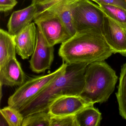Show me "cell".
Masks as SVG:
<instances>
[{"label": "cell", "instance_id": "6da1fadb", "mask_svg": "<svg viewBox=\"0 0 126 126\" xmlns=\"http://www.w3.org/2000/svg\"><path fill=\"white\" fill-rule=\"evenodd\" d=\"M88 64H68L65 73L48 85L19 111L25 118L38 112H48L51 104L66 95H80L84 87L85 73Z\"/></svg>", "mask_w": 126, "mask_h": 126}, {"label": "cell", "instance_id": "7a4b0ae2", "mask_svg": "<svg viewBox=\"0 0 126 126\" xmlns=\"http://www.w3.org/2000/svg\"><path fill=\"white\" fill-rule=\"evenodd\" d=\"M58 53L66 64H89L96 61H105L113 52L101 32L91 29L77 32L61 44Z\"/></svg>", "mask_w": 126, "mask_h": 126}, {"label": "cell", "instance_id": "3957f363", "mask_svg": "<svg viewBox=\"0 0 126 126\" xmlns=\"http://www.w3.org/2000/svg\"><path fill=\"white\" fill-rule=\"evenodd\" d=\"M118 79L115 71L105 61L92 63L86 68L84 87L80 96L90 104L106 102Z\"/></svg>", "mask_w": 126, "mask_h": 126}, {"label": "cell", "instance_id": "277c9868", "mask_svg": "<svg viewBox=\"0 0 126 126\" xmlns=\"http://www.w3.org/2000/svg\"><path fill=\"white\" fill-rule=\"evenodd\" d=\"M68 64L63 63L56 70L46 75L36 77L19 87L8 99L9 106L19 110L42 92L48 85L63 75Z\"/></svg>", "mask_w": 126, "mask_h": 126}, {"label": "cell", "instance_id": "5b68a950", "mask_svg": "<svg viewBox=\"0 0 126 126\" xmlns=\"http://www.w3.org/2000/svg\"><path fill=\"white\" fill-rule=\"evenodd\" d=\"M72 15L77 32L91 29L101 32L104 13L90 0H77L73 5Z\"/></svg>", "mask_w": 126, "mask_h": 126}, {"label": "cell", "instance_id": "8992f818", "mask_svg": "<svg viewBox=\"0 0 126 126\" xmlns=\"http://www.w3.org/2000/svg\"><path fill=\"white\" fill-rule=\"evenodd\" d=\"M34 23L51 46L62 44L71 36L59 16L47 10L34 17Z\"/></svg>", "mask_w": 126, "mask_h": 126}, {"label": "cell", "instance_id": "52a82bcc", "mask_svg": "<svg viewBox=\"0 0 126 126\" xmlns=\"http://www.w3.org/2000/svg\"><path fill=\"white\" fill-rule=\"evenodd\" d=\"M54 46L50 45L40 29L37 27V41L34 51L29 61L30 67L36 73L50 69L54 59Z\"/></svg>", "mask_w": 126, "mask_h": 126}, {"label": "cell", "instance_id": "ba28073f", "mask_svg": "<svg viewBox=\"0 0 126 126\" xmlns=\"http://www.w3.org/2000/svg\"><path fill=\"white\" fill-rule=\"evenodd\" d=\"M101 32L113 53L126 57V26L115 22L105 14Z\"/></svg>", "mask_w": 126, "mask_h": 126}, {"label": "cell", "instance_id": "9c48e42d", "mask_svg": "<svg viewBox=\"0 0 126 126\" xmlns=\"http://www.w3.org/2000/svg\"><path fill=\"white\" fill-rule=\"evenodd\" d=\"M89 105L80 95H66L55 99L49 106L48 112L54 116L74 115Z\"/></svg>", "mask_w": 126, "mask_h": 126}, {"label": "cell", "instance_id": "30bf717a", "mask_svg": "<svg viewBox=\"0 0 126 126\" xmlns=\"http://www.w3.org/2000/svg\"><path fill=\"white\" fill-rule=\"evenodd\" d=\"M32 22L15 35L16 53L22 59H28L33 54L37 41V26Z\"/></svg>", "mask_w": 126, "mask_h": 126}, {"label": "cell", "instance_id": "8fae6325", "mask_svg": "<svg viewBox=\"0 0 126 126\" xmlns=\"http://www.w3.org/2000/svg\"><path fill=\"white\" fill-rule=\"evenodd\" d=\"M26 76L20 63L12 59L0 68V86H21L26 82Z\"/></svg>", "mask_w": 126, "mask_h": 126}, {"label": "cell", "instance_id": "7c38bea8", "mask_svg": "<svg viewBox=\"0 0 126 126\" xmlns=\"http://www.w3.org/2000/svg\"><path fill=\"white\" fill-rule=\"evenodd\" d=\"M36 11L35 5L32 3L28 7L14 12L7 24L9 33L15 36L21 32L32 23L34 19Z\"/></svg>", "mask_w": 126, "mask_h": 126}, {"label": "cell", "instance_id": "4fadbf2b", "mask_svg": "<svg viewBox=\"0 0 126 126\" xmlns=\"http://www.w3.org/2000/svg\"><path fill=\"white\" fill-rule=\"evenodd\" d=\"M76 0H63L47 10L54 12L59 16L71 37L77 32L72 15L73 5Z\"/></svg>", "mask_w": 126, "mask_h": 126}, {"label": "cell", "instance_id": "5bb4252c", "mask_svg": "<svg viewBox=\"0 0 126 126\" xmlns=\"http://www.w3.org/2000/svg\"><path fill=\"white\" fill-rule=\"evenodd\" d=\"M14 36L3 29H0V68L12 59L16 58Z\"/></svg>", "mask_w": 126, "mask_h": 126}, {"label": "cell", "instance_id": "9a60e30c", "mask_svg": "<svg viewBox=\"0 0 126 126\" xmlns=\"http://www.w3.org/2000/svg\"><path fill=\"white\" fill-rule=\"evenodd\" d=\"M91 104L78 112L76 115L78 126H98L102 119L101 113Z\"/></svg>", "mask_w": 126, "mask_h": 126}, {"label": "cell", "instance_id": "2e32d148", "mask_svg": "<svg viewBox=\"0 0 126 126\" xmlns=\"http://www.w3.org/2000/svg\"><path fill=\"white\" fill-rule=\"evenodd\" d=\"M118 91L116 93L120 115L126 120V63L121 67Z\"/></svg>", "mask_w": 126, "mask_h": 126}, {"label": "cell", "instance_id": "e0dca14e", "mask_svg": "<svg viewBox=\"0 0 126 126\" xmlns=\"http://www.w3.org/2000/svg\"><path fill=\"white\" fill-rule=\"evenodd\" d=\"M106 16L115 22L126 26V10L116 6L98 4Z\"/></svg>", "mask_w": 126, "mask_h": 126}, {"label": "cell", "instance_id": "ac0fdd59", "mask_svg": "<svg viewBox=\"0 0 126 126\" xmlns=\"http://www.w3.org/2000/svg\"><path fill=\"white\" fill-rule=\"evenodd\" d=\"M51 116L48 112L35 113L24 118L22 126H50Z\"/></svg>", "mask_w": 126, "mask_h": 126}, {"label": "cell", "instance_id": "d6986e66", "mask_svg": "<svg viewBox=\"0 0 126 126\" xmlns=\"http://www.w3.org/2000/svg\"><path fill=\"white\" fill-rule=\"evenodd\" d=\"M1 115L9 126H22L24 117L20 111L11 106L0 110Z\"/></svg>", "mask_w": 126, "mask_h": 126}, {"label": "cell", "instance_id": "ffe728a7", "mask_svg": "<svg viewBox=\"0 0 126 126\" xmlns=\"http://www.w3.org/2000/svg\"><path fill=\"white\" fill-rule=\"evenodd\" d=\"M50 126H78L75 115L54 116H51Z\"/></svg>", "mask_w": 126, "mask_h": 126}, {"label": "cell", "instance_id": "44dd1931", "mask_svg": "<svg viewBox=\"0 0 126 126\" xmlns=\"http://www.w3.org/2000/svg\"><path fill=\"white\" fill-rule=\"evenodd\" d=\"M62 0H33L32 3L36 7L34 18Z\"/></svg>", "mask_w": 126, "mask_h": 126}, {"label": "cell", "instance_id": "7402d4cb", "mask_svg": "<svg viewBox=\"0 0 126 126\" xmlns=\"http://www.w3.org/2000/svg\"><path fill=\"white\" fill-rule=\"evenodd\" d=\"M17 3L16 0H0V11L5 13L11 11Z\"/></svg>", "mask_w": 126, "mask_h": 126}, {"label": "cell", "instance_id": "603a6c76", "mask_svg": "<svg viewBox=\"0 0 126 126\" xmlns=\"http://www.w3.org/2000/svg\"><path fill=\"white\" fill-rule=\"evenodd\" d=\"M94 1L97 4L116 6L126 10V0H90Z\"/></svg>", "mask_w": 126, "mask_h": 126}, {"label": "cell", "instance_id": "cb8c5ba5", "mask_svg": "<svg viewBox=\"0 0 126 126\" xmlns=\"http://www.w3.org/2000/svg\"></svg>", "mask_w": 126, "mask_h": 126}]
</instances>
